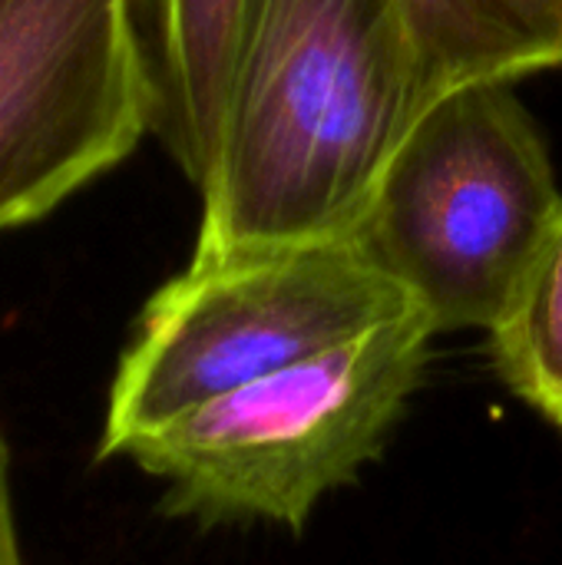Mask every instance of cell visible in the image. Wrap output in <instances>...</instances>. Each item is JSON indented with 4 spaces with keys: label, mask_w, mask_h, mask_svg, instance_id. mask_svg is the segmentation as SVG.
<instances>
[{
    "label": "cell",
    "mask_w": 562,
    "mask_h": 565,
    "mask_svg": "<svg viewBox=\"0 0 562 565\" xmlns=\"http://www.w3.org/2000/svg\"><path fill=\"white\" fill-rule=\"evenodd\" d=\"M421 109L391 0H255L195 255L354 235Z\"/></svg>",
    "instance_id": "6da1fadb"
},
{
    "label": "cell",
    "mask_w": 562,
    "mask_h": 565,
    "mask_svg": "<svg viewBox=\"0 0 562 565\" xmlns=\"http://www.w3.org/2000/svg\"><path fill=\"white\" fill-rule=\"evenodd\" d=\"M434 338L431 318L411 311L176 417L126 457L166 483L172 516L301 533L384 454Z\"/></svg>",
    "instance_id": "7a4b0ae2"
},
{
    "label": "cell",
    "mask_w": 562,
    "mask_h": 565,
    "mask_svg": "<svg viewBox=\"0 0 562 565\" xmlns=\"http://www.w3.org/2000/svg\"><path fill=\"white\" fill-rule=\"evenodd\" d=\"M411 311L421 308L354 235L192 255L136 321L96 460L126 457L176 417Z\"/></svg>",
    "instance_id": "3957f363"
},
{
    "label": "cell",
    "mask_w": 562,
    "mask_h": 565,
    "mask_svg": "<svg viewBox=\"0 0 562 565\" xmlns=\"http://www.w3.org/2000/svg\"><path fill=\"white\" fill-rule=\"evenodd\" d=\"M560 215L537 119L510 83H477L421 109L354 238L437 334H490Z\"/></svg>",
    "instance_id": "277c9868"
},
{
    "label": "cell",
    "mask_w": 562,
    "mask_h": 565,
    "mask_svg": "<svg viewBox=\"0 0 562 565\" xmlns=\"http://www.w3.org/2000/svg\"><path fill=\"white\" fill-rule=\"evenodd\" d=\"M156 116L136 0H0V235L126 162Z\"/></svg>",
    "instance_id": "5b68a950"
},
{
    "label": "cell",
    "mask_w": 562,
    "mask_h": 565,
    "mask_svg": "<svg viewBox=\"0 0 562 565\" xmlns=\"http://www.w3.org/2000/svg\"><path fill=\"white\" fill-rule=\"evenodd\" d=\"M424 106L477 83L562 70V0H391Z\"/></svg>",
    "instance_id": "8992f818"
},
{
    "label": "cell",
    "mask_w": 562,
    "mask_h": 565,
    "mask_svg": "<svg viewBox=\"0 0 562 565\" xmlns=\"http://www.w3.org/2000/svg\"><path fill=\"white\" fill-rule=\"evenodd\" d=\"M255 0H156V136L202 189Z\"/></svg>",
    "instance_id": "52a82bcc"
},
{
    "label": "cell",
    "mask_w": 562,
    "mask_h": 565,
    "mask_svg": "<svg viewBox=\"0 0 562 565\" xmlns=\"http://www.w3.org/2000/svg\"><path fill=\"white\" fill-rule=\"evenodd\" d=\"M490 351L503 384L562 430V215L490 328Z\"/></svg>",
    "instance_id": "ba28073f"
},
{
    "label": "cell",
    "mask_w": 562,
    "mask_h": 565,
    "mask_svg": "<svg viewBox=\"0 0 562 565\" xmlns=\"http://www.w3.org/2000/svg\"><path fill=\"white\" fill-rule=\"evenodd\" d=\"M0 565H26L20 530H17V503H13V457L0 434Z\"/></svg>",
    "instance_id": "9c48e42d"
}]
</instances>
